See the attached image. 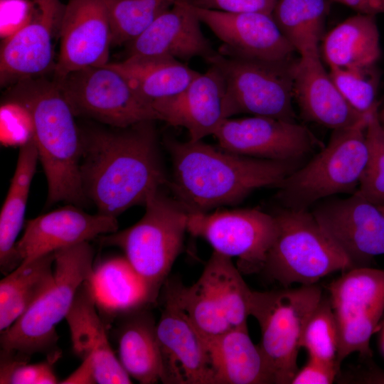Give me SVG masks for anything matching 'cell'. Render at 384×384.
Instances as JSON below:
<instances>
[{
	"instance_id": "cell-1",
	"label": "cell",
	"mask_w": 384,
	"mask_h": 384,
	"mask_svg": "<svg viewBox=\"0 0 384 384\" xmlns=\"http://www.w3.org/2000/svg\"><path fill=\"white\" fill-rule=\"evenodd\" d=\"M154 122L80 132L82 188L97 213L117 218L168 186Z\"/></svg>"
},
{
	"instance_id": "cell-2",
	"label": "cell",
	"mask_w": 384,
	"mask_h": 384,
	"mask_svg": "<svg viewBox=\"0 0 384 384\" xmlns=\"http://www.w3.org/2000/svg\"><path fill=\"white\" fill-rule=\"evenodd\" d=\"M172 162L168 187L188 213L235 205L256 189L277 186L298 161L235 154L203 142L167 137Z\"/></svg>"
},
{
	"instance_id": "cell-3",
	"label": "cell",
	"mask_w": 384,
	"mask_h": 384,
	"mask_svg": "<svg viewBox=\"0 0 384 384\" xmlns=\"http://www.w3.org/2000/svg\"><path fill=\"white\" fill-rule=\"evenodd\" d=\"M13 85L8 102L23 107L30 117L48 183L46 206L59 201L85 206L88 201L80 176L81 133L58 82L33 78Z\"/></svg>"
},
{
	"instance_id": "cell-4",
	"label": "cell",
	"mask_w": 384,
	"mask_h": 384,
	"mask_svg": "<svg viewBox=\"0 0 384 384\" xmlns=\"http://www.w3.org/2000/svg\"><path fill=\"white\" fill-rule=\"evenodd\" d=\"M55 252L52 285L12 325L1 331V351L30 361L36 353L53 364L60 359L55 326L65 319L76 292L94 271L95 250L89 242Z\"/></svg>"
},
{
	"instance_id": "cell-5",
	"label": "cell",
	"mask_w": 384,
	"mask_h": 384,
	"mask_svg": "<svg viewBox=\"0 0 384 384\" xmlns=\"http://www.w3.org/2000/svg\"><path fill=\"white\" fill-rule=\"evenodd\" d=\"M144 206V215L134 225L98 238L102 245L124 252L155 304L182 250L188 212L162 188L149 194Z\"/></svg>"
},
{
	"instance_id": "cell-6",
	"label": "cell",
	"mask_w": 384,
	"mask_h": 384,
	"mask_svg": "<svg viewBox=\"0 0 384 384\" xmlns=\"http://www.w3.org/2000/svg\"><path fill=\"white\" fill-rule=\"evenodd\" d=\"M370 111L354 124L333 130L327 145L277 186L276 198L284 208L308 209L322 198L359 186L368 158Z\"/></svg>"
},
{
	"instance_id": "cell-7",
	"label": "cell",
	"mask_w": 384,
	"mask_h": 384,
	"mask_svg": "<svg viewBox=\"0 0 384 384\" xmlns=\"http://www.w3.org/2000/svg\"><path fill=\"white\" fill-rule=\"evenodd\" d=\"M277 233L262 271L288 287L293 283L315 284L353 265L308 209L284 208L274 215Z\"/></svg>"
},
{
	"instance_id": "cell-8",
	"label": "cell",
	"mask_w": 384,
	"mask_h": 384,
	"mask_svg": "<svg viewBox=\"0 0 384 384\" xmlns=\"http://www.w3.org/2000/svg\"><path fill=\"white\" fill-rule=\"evenodd\" d=\"M231 259L213 251L193 285L168 278L161 289L203 337L247 325L252 290Z\"/></svg>"
},
{
	"instance_id": "cell-9",
	"label": "cell",
	"mask_w": 384,
	"mask_h": 384,
	"mask_svg": "<svg viewBox=\"0 0 384 384\" xmlns=\"http://www.w3.org/2000/svg\"><path fill=\"white\" fill-rule=\"evenodd\" d=\"M315 284L251 292L249 315L257 321L258 344L272 383L287 384L298 370L297 356L305 325L322 298Z\"/></svg>"
},
{
	"instance_id": "cell-10",
	"label": "cell",
	"mask_w": 384,
	"mask_h": 384,
	"mask_svg": "<svg viewBox=\"0 0 384 384\" xmlns=\"http://www.w3.org/2000/svg\"><path fill=\"white\" fill-rule=\"evenodd\" d=\"M206 60L224 79L228 118L249 113L295 122L292 58L267 61L215 53Z\"/></svg>"
},
{
	"instance_id": "cell-11",
	"label": "cell",
	"mask_w": 384,
	"mask_h": 384,
	"mask_svg": "<svg viewBox=\"0 0 384 384\" xmlns=\"http://www.w3.org/2000/svg\"><path fill=\"white\" fill-rule=\"evenodd\" d=\"M56 82L75 117L92 118L114 128L158 120L151 102L107 64L74 71Z\"/></svg>"
},
{
	"instance_id": "cell-12",
	"label": "cell",
	"mask_w": 384,
	"mask_h": 384,
	"mask_svg": "<svg viewBox=\"0 0 384 384\" xmlns=\"http://www.w3.org/2000/svg\"><path fill=\"white\" fill-rule=\"evenodd\" d=\"M338 333L336 364L350 354L370 357V339L384 311V270L370 267L346 271L329 286Z\"/></svg>"
},
{
	"instance_id": "cell-13",
	"label": "cell",
	"mask_w": 384,
	"mask_h": 384,
	"mask_svg": "<svg viewBox=\"0 0 384 384\" xmlns=\"http://www.w3.org/2000/svg\"><path fill=\"white\" fill-rule=\"evenodd\" d=\"M187 231L206 240L213 251L238 257L243 273L262 271L277 233L274 215L255 208L188 213Z\"/></svg>"
},
{
	"instance_id": "cell-14",
	"label": "cell",
	"mask_w": 384,
	"mask_h": 384,
	"mask_svg": "<svg viewBox=\"0 0 384 384\" xmlns=\"http://www.w3.org/2000/svg\"><path fill=\"white\" fill-rule=\"evenodd\" d=\"M311 213L353 268L369 267L375 257L384 255V201L356 191L317 205Z\"/></svg>"
},
{
	"instance_id": "cell-15",
	"label": "cell",
	"mask_w": 384,
	"mask_h": 384,
	"mask_svg": "<svg viewBox=\"0 0 384 384\" xmlns=\"http://www.w3.org/2000/svg\"><path fill=\"white\" fill-rule=\"evenodd\" d=\"M213 136L225 151L277 161H298L317 144L311 132L296 122L257 115L228 118Z\"/></svg>"
},
{
	"instance_id": "cell-16",
	"label": "cell",
	"mask_w": 384,
	"mask_h": 384,
	"mask_svg": "<svg viewBox=\"0 0 384 384\" xmlns=\"http://www.w3.org/2000/svg\"><path fill=\"white\" fill-rule=\"evenodd\" d=\"M60 0H32L23 24L7 37L0 55L3 85L53 70V38L59 32L64 8Z\"/></svg>"
},
{
	"instance_id": "cell-17",
	"label": "cell",
	"mask_w": 384,
	"mask_h": 384,
	"mask_svg": "<svg viewBox=\"0 0 384 384\" xmlns=\"http://www.w3.org/2000/svg\"><path fill=\"white\" fill-rule=\"evenodd\" d=\"M60 48L54 80L108 63L112 31L105 0H68L59 28Z\"/></svg>"
},
{
	"instance_id": "cell-18",
	"label": "cell",
	"mask_w": 384,
	"mask_h": 384,
	"mask_svg": "<svg viewBox=\"0 0 384 384\" xmlns=\"http://www.w3.org/2000/svg\"><path fill=\"white\" fill-rule=\"evenodd\" d=\"M193 9L201 22L223 42L219 53L267 61L292 58L295 50L279 30L272 15L229 13L193 4Z\"/></svg>"
},
{
	"instance_id": "cell-19",
	"label": "cell",
	"mask_w": 384,
	"mask_h": 384,
	"mask_svg": "<svg viewBox=\"0 0 384 384\" xmlns=\"http://www.w3.org/2000/svg\"><path fill=\"white\" fill-rule=\"evenodd\" d=\"M225 83L214 66L199 73L176 95L151 102L158 120L187 129L189 140L199 141L214 135L228 118Z\"/></svg>"
},
{
	"instance_id": "cell-20",
	"label": "cell",
	"mask_w": 384,
	"mask_h": 384,
	"mask_svg": "<svg viewBox=\"0 0 384 384\" xmlns=\"http://www.w3.org/2000/svg\"><path fill=\"white\" fill-rule=\"evenodd\" d=\"M90 279L79 287L65 316L73 352L88 368L93 383L131 384L110 344Z\"/></svg>"
},
{
	"instance_id": "cell-21",
	"label": "cell",
	"mask_w": 384,
	"mask_h": 384,
	"mask_svg": "<svg viewBox=\"0 0 384 384\" xmlns=\"http://www.w3.org/2000/svg\"><path fill=\"white\" fill-rule=\"evenodd\" d=\"M117 228V218L99 213L92 215L77 206H68L28 220L15 252L21 263L114 233Z\"/></svg>"
},
{
	"instance_id": "cell-22",
	"label": "cell",
	"mask_w": 384,
	"mask_h": 384,
	"mask_svg": "<svg viewBox=\"0 0 384 384\" xmlns=\"http://www.w3.org/2000/svg\"><path fill=\"white\" fill-rule=\"evenodd\" d=\"M156 323L166 384H213L208 353L202 336L182 311L164 297Z\"/></svg>"
},
{
	"instance_id": "cell-23",
	"label": "cell",
	"mask_w": 384,
	"mask_h": 384,
	"mask_svg": "<svg viewBox=\"0 0 384 384\" xmlns=\"http://www.w3.org/2000/svg\"><path fill=\"white\" fill-rule=\"evenodd\" d=\"M191 0H176L143 33L129 42L127 58L169 57L189 60H207L215 52L201 28Z\"/></svg>"
},
{
	"instance_id": "cell-24",
	"label": "cell",
	"mask_w": 384,
	"mask_h": 384,
	"mask_svg": "<svg viewBox=\"0 0 384 384\" xmlns=\"http://www.w3.org/2000/svg\"><path fill=\"white\" fill-rule=\"evenodd\" d=\"M294 98L307 120L333 130L354 124L366 113L354 110L324 69L319 53L300 55L293 66Z\"/></svg>"
},
{
	"instance_id": "cell-25",
	"label": "cell",
	"mask_w": 384,
	"mask_h": 384,
	"mask_svg": "<svg viewBox=\"0 0 384 384\" xmlns=\"http://www.w3.org/2000/svg\"><path fill=\"white\" fill-rule=\"evenodd\" d=\"M202 338L213 384L272 383L265 358L258 345L251 340L247 325Z\"/></svg>"
},
{
	"instance_id": "cell-26",
	"label": "cell",
	"mask_w": 384,
	"mask_h": 384,
	"mask_svg": "<svg viewBox=\"0 0 384 384\" xmlns=\"http://www.w3.org/2000/svg\"><path fill=\"white\" fill-rule=\"evenodd\" d=\"M118 359L128 375L141 384L161 381V354L156 322L149 307L116 317Z\"/></svg>"
},
{
	"instance_id": "cell-27",
	"label": "cell",
	"mask_w": 384,
	"mask_h": 384,
	"mask_svg": "<svg viewBox=\"0 0 384 384\" xmlns=\"http://www.w3.org/2000/svg\"><path fill=\"white\" fill-rule=\"evenodd\" d=\"M90 282L98 311L109 321L154 304L144 282L125 257L102 262L94 267Z\"/></svg>"
},
{
	"instance_id": "cell-28",
	"label": "cell",
	"mask_w": 384,
	"mask_h": 384,
	"mask_svg": "<svg viewBox=\"0 0 384 384\" xmlns=\"http://www.w3.org/2000/svg\"><path fill=\"white\" fill-rule=\"evenodd\" d=\"M38 152L33 138L19 147L16 169L0 213V269L8 274L21 265L15 252L23 226Z\"/></svg>"
},
{
	"instance_id": "cell-29",
	"label": "cell",
	"mask_w": 384,
	"mask_h": 384,
	"mask_svg": "<svg viewBox=\"0 0 384 384\" xmlns=\"http://www.w3.org/2000/svg\"><path fill=\"white\" fill-rule=\"evenodd\" d=\"M322 50L329 67L362 69L375 66L380 56L375 16L358 13L346 18L326 36Z\"/></svg>"
},
{
	"instance_id": "cell-30",
	"label": "cell",
	"mask_w": 384,
	"mask_h": 384,
	"mask_svg": "<svg viewBox=\"0 0 384 384\" xmlns=\"http://www.w3.org/2000/svg\"><path fill=\"white\" fill-rule=\"evenodd\" d=\"M55 252L21 263L0 282V331L12 325L52 285Z\"/></svg>"
},
{
	"instance_id": "cell-31",
	"label": "cell",
	"mask_w": 384,
	"mask_h": 384,
	"mask_svg": "<svg viewBox=\"0 0 384 384\" xmlns=\"http://www.w3.org/2000/svg\"><path fill=\"white\" fill-rule=\"evenodd\" d=\"M107 65L121 73L138 94L150 102L177 95L200 73L169 57L127 58Z\"/></svg>"
},
{
	"instance_id": "cell-32",
	"label": "cell",
	"mask_w": 384,
	"mask_h": 384,
	"mask_svg": "<svg viewBox=\"0 0 384 384\" xmlns=\"http://www.w3.org/2000/svg\"><path fill=\"white\" fill-rule=\"evenodd\" d=\"M329 0H277L272 16L300 55L319 53Z\"/></svg>"
},
{
	"instance_id": "cell-33",
	"label": "cell",
	"mask_w": 384,
	"mask_h": 384,
	"mask_svg": "<svg viewBox=\"0 0 384 384\" xmlns=\"http://www.w3.org/2000/svg\"><path fill=\"white\" fill-rule=\"evenodd\" d=\"M112 31V44L129 43L143 33L176 0H105Z\"/></svg>"
},
{
	"instance_id": "cell-34",
	"label": "cell",
	"mask_w": 384,
	"mask_h": 384,
	"mask_svg": "<svg viewBox=\"0 0 384 384\" xmlns=\"http://www.w3.org/2000/svg\"><path fill=\"white\" fill-rule=\"evenodd\" d=\"M300 347L311 358L337 366L338 333L329 298L322 297L303 331Z\"/></svg>"
},
{
	"instance_id": "cell-35",
	"label": "cell",
	"mask_w": 384,
	"mask_h": 384,
	"mask_svg": "<svg viewBox=\"0 0 384 384\" xmlns=\"http://www.w3.org/2000/svg\"><path fill=\"white\" fill-rule=\"evenodd\" d=\"M378 102L370 111L366 127L368 158L357 191L365 196L384 201V129L380 121Z\"/></svg>"
},
{
	"instance_id": "cell-36",
	"label": "cell",
	"mask_w": 384,
	"mask_h": 384,
	"mask_svg": "<svg viewBox=\"0 0 384 384\" xmlns=\"http://www.w3.org/2000/svg\"><path fill=\"white\" fill-rule=\"evenodd\" d=\"M329 76L344 99L357 112L364 114L378 103V75L375 66L362 69L330 67Z\"/></svg>"
},
{
	"instance_id": "cell-37",
	"label": "cell",
	"mask_w": 384,
	"mask_h": 384,
	"mask_svg": "<svg viewBox=\"0 0 384 384\" xmlns=\"http://www.w3.org/2000/svg\"><path fill=\"white\" fill-rule=\"evenodd\" d=\"M53 365L48 361L29 363V360L14 355L0 353L1 384L59 383Z\"/></svg>"
},
{
	"instance_id": "cell-38",
	"label": "cell",
	"mask_w": 384,
	"mask_h": 384,
	"mask_svg": "<svg viewBox=\"0 0 384 384\" xmlns=\"http://www.w3.org/2000/svg\"><path fill=\"white\" fill-rule=\"evenodd\" d=\"M1 142L4 144L19 147L33 138V127L27 112L18 105L8 102L2 106Z\"/></svg>"
},
{
	"instance_id": "cell-39",
	"label": "cell",
	"mask_w": 384,
	"mask_h": 384,
	"mask_svg": "<svg viewBox=\"0 0 384 384\" xmlns=\"http://www.w3.org/2000/svg\"><path fill=\"white\" fill-rule=\"evenodd\" d=\"M277 0H191L194 6L229 13L272 14Z\"/></svg>"
},
{
	"instance_id": "cell-40",
	"label": "cell",
	"mask_w": 384,
	"mask_h": 384,
	"mask_svg": "<svg viewBox=\"0 0 384 384\" xmlns=\"http://www.w3.org/2000/svg\"><path fill=\"white\" fill-rule=\"evenodd\" d=\"M338 371L335 366L309 358L306 363L298 369L291 384H330Z\"/></svg>"
},
{
	"instance_id": "cell-41",
	"label": "cell",
	"mask_w": 384,
	"mask_h": 384,
	"mask_svg": "<svg viewBox=\"0 0 384 384\" xmlns=\"http://www.w3.org/2000/svg\"><path fill=\"white\" fill-rule=\"evenodd\" d=\"M358 11L359 14L376 16L384 14V0H329Z\"/></svg>"
},
{
	"instance_id": "cell-42",
	"label": "cell",
	"mask_w": 384,
	"mask_h": 384,
	"mask_svg": "<svg viewBox=\"0 0 384 384\" xmlns=\"http://www.w3.org/2000/svg\"><path fill=\"white\" fill-rule=\"evenodd\" d=\"M378 115L380 122L384 124V107L380 111H378Z\"/></svg>"
},
{
	"instance_id": "cell-43",
	"label": "cell",
	"mask_w": 384,
	"mask_h": 384,
	"mask_svg": "<svg viewBox=\"0 0 384 384\" xmlns=\"http://www.w3.org/2000/svg\"><path fill=\"white\" fill-rule=\"evenodd\" d=\"M381 345H382V348L384 351V331H383L382 338H381Z\"/></svg>"
},
{
	"instance_id": "cell-44",
	"label": "cell",
	"mask_w": 384,
	"mask_h": 384,
	"mask_svg": "<svg viewBox=\"0 0 384 384\" xmlns=\"http://www.w3.org/2000/svg\"><path fill=\"white\" fill-rule=\"evenodd\" d=\"M383 129H384V124H383Z\"/></svg>"
}]
</instances>
